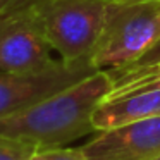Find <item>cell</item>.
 <instances>
[{
  "instance_id": "obj_2",
  "label": "cell",
  "mask_w": 160,
  "mask_h": 160,
  "mask_svg": "<svg viewBox=\"0 0 160 160\" xmlns=\"http://www.w3.org/2000/svg\"><path fill=\"white\" fill-rule=\"evenodd\" d=\"M160 42V0H110L102 36L91 53L98 71L119 72Z\"/></svg>"
},
{
  "instance_id": "obj_3",
  "label": "cell",
  "mask_w": 160,
  "mask_h": 160,
  "mask_svg": "<svg viewBox=\"0 0 160 160\" xmlns=\"http://www.w3.org/2000/svg\"><path fill=\"white\" fill-rule=\"evenodd\" d=\"M110 0H40L35 5L43 19L53 52L67 62L90 59L102 36Z\"/></svg>"
},
{
  "instance_id": "obj_7",
  "label": "cell",
  "mask_w": 160,
  "mask_h": 160,
  "mask_svg": "<svg viewBox=\"0 0 160 160\" xmlns=\"http://www.w3.org/2000/svg\"><path fill=\"white\" fill-rule=\"evenodd\" d=\"M160 115V76L115 88L93 114L95 131L124 126Z\"/></svg>"
},
{
  "instance_id": "obj_4",
  "label": "cell",
  "mask_w": 160,
  "mask_h": 160,
  "mask_svg": "<svg viewBox=\"0 0 160 160\" xmlns=\"http://www.w3.org/2000/svg\"><path fill=\"white\" fill-rule=\"evenodd\" d=\"M91 59L74 62L53 60L48 66L24 72L0 71V119L14 115L97 72Z\"/></svg>"
},
{
  "instance_id": "obj_10",
  "label": "cell",
  "mask_w": 160,
  "mask_h": 160,
  "mask_svg": "<svg viewBox=\"0 0 160 160\" xmlns=\"http://www.w3.org/2000/svg\"><path fill=\"white\" fill-rule=\"evenodd\" d=\"M31 160H90L83 148H67V146H53V148H38Z\"/></svg>"
},
{
  "instance_id": "obj_1",
  "label": "cell",
  "mask_w": 160,
  "mask_h": 160,
  "mask_svg": "<svg viewBox=\"0 0 160 160\" xmlns=\"http://www.w3.org/2000/svg\"><path fill=\"white\" fill-rule=\"evenodd\" d=\"M114 88L110 74L97 71L18 114L0 119V134L24 139L38 148L66 146L81 136L97 132L93 114Z\"/></svg>"
},
{
  "instance_id": "obj_9",
  "label": "cell",
  "mask_w": 160,
  "mask_h": 160,
  "mask_svg": "<svg viewBox=\"0 0 160 160\" xmlns=\"http://www.w3.org/2000/svg\"><path fill=\"white\" fill-rule=\"evenodd\" d=\"M38 146L24 139L0 134V160H31Z\"/></svg>"
},
{
  "instance_id": "obj_13",
  "label": "cell",
  "mask_w": 160,
  "mask_h": 160,
  "mask_svg": "<svg viewBox=\"0 0 160 160\" xmlns=\"http://www.w3.org/2000/svg\"><path fill=\"white\" fill-rule=\"evenodd\" d=\"M152 160H160V157H155V158H152Z\"/></svg>"
},
{
  "instance_id": "obj_6",
  "label": "cell",
  "mask_w": 160,
  "mask_h": 160,
  "mask_svg": "<svg viewBox=\"0 0 160 160\" xmlns=\"http://www.w3.org/2000/svg\"><path fill=\"white\" fill-rule=\"evenodd\" d=\"M81 148L90 160H152L160 157V115L98 131Z\"/></svg>"
},
{
  "instance_id": "obj_11",
  "label": "cell",
  "mask_w": 160,
  "mask_h": 160,
  "mask_svg": "<svg viewBox=\"0 0 160 160\" xmlns=\"http://www.w3.org/2000/svg\"><path fill=\"white\" fill-rule=\"evenodd\" d=\"M40 0H0V18L26 11V9H31Z\"/></svg>"
},
{
  "instance_id": "obj_5",
  "label": "cell",
  "mask_w": 160,
  "mask_h": 160,
  "mask_svg": "<svg viewBox=\"0 0 160 160\" xmlns=\"http://www.w3.org/2000/svg\"><path fill=\"white\" fill-rule=\"evenodd\" d=\"M52 47L38 9L0 18V71L24 72L53 62Z\"/></svg>"
},
{
  "instance_id": "obj_12",
  "label": "cell",
  "mask_w": 160,
  "mask_h": 160,
  "mask_svg": "<svg viewBox=\"0 0 160 160\" xmlns=\"http://www.w3.org/2000/svg\"><path fill=\"white\" fill-rule=\"evenodd\" d=\"M155 74H157V76H160V62H158V66H157V69H155Z\"/></svg>"
},
{
  "instance_id": "obj_8",
  "label": "cell",
  "mask_w": 160,
  "mask_h": 160,
  "mask_svg": "<svg viewBox=\"0 0 160 160\" xmlns=\"http://www.w3.org/2000/svg\"><path fill=\"white\" fill-rule=\"evenodd\" d=\"M158 62H160V42L157 43L141 60H138V62H136L134 66H131L129 69L119 71V72H108V74H110L112 79H114L115 88H124V86H129V84L138 83V81L157 76L155 69H157V66H158Z\"/></svg>"
}]
</instances>
